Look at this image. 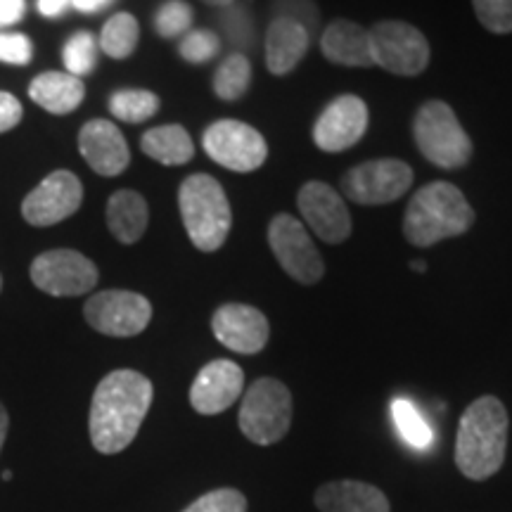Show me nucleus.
Instances as JSON below:
<instances>
[{
  "label": "nucleus",
  "instance_id": "28",
  "mask_svg": "<svg viewBox=\"0 0 512 512\" xmlns=\"http://www.w3.org/2000/svg\"><path fill=\"white\" fill-rule=\"evenodd\" d=\"M392 418H394V425L396 430H399L401 439L406 441L408 446L413 448H430L434 434H432V427L427 425V420L422 418L418 408H415L413 401L399 399L392 401Z\"/></svg>",
  "mask_w": 512,
  "mask_h": 512
},
{
  "label": "nucleus",
  "instance_id": "5",
  "mask_svg": "<svg viewBox=\"0 0 512 512\" xmlns=\"http://www.w3.org/2000/svg\"><path fill=\"white\" fill-rule=\"evenodd\" d=\"M413 136L422 157L434 166L451 171L470 162L472 140L446 102L430 100L420 107L413 121Z\"/></svg>",
  "mask_w": 512,
  "mask_h": 512
},
{
  "label": "nucleus",
  "instance_id": "43",
  "mask_svg": "<svg viewBox=\"0 0 512 512\" xmlns=\"http://www.w3.org/2000/svg\"><path fill=\"white\" fill-rule=\"evenodd\" d=\"M411 268H413V271H418V273H425L427 264H425V261H411Z\"/></svg>",
  "mask_w": 512,
  "mask_h": 512
},
{
  "label": "nucleus",
  "instance_id": "37",
  "mask_svg": "<svg viewBox=\"0 0 512 512\" xmlns=\"http://www.w3.org/2000/svg\"><path fill=\"white\" fill-rule=\"evenodd\" d=\"M22 117V102H19L12 93L0 91V133H8L15 126H19Z\"/></svg>",
  "mask_w": 512,
  "mask_h": 512
},
{
  "label": "nucleus",
  "instance_id": "33",
  "mask_svg": "<svg viewBox=\"0 0 512 512\" xmlns=\"http://www.w3.org/2000/svg\"><path fill=\"white\" fill-rule=\"evenodd\" d=\"M472 8L491 34H512V0H472Z\"/></svg>",
  "mask_w": 512,
  "mask_h": 512
},
{
  "label": "nucleus",
  "instance_id": "12",
  "mask_svg": "<svg viewBox=\"0 0 512 512\" xmlns=\"http://www.w3.org/2000/svg\"><path fill=\"white\" fill-rule=\"evenodd\" d=\"M83 316L100 335L136 337L150 325L152 304L138 292L105 290L88 299Z\"/></svg>",
  "mask_w": 512,
  "mask_h": 512
},
{
  "label": "nucleus",
  "instance_id": "30",
  "mask_svg": "<svg viewBox=\"0 0 512 512\" xmlns=\"http://www.w3.org/2000/svg\"><path fill=\"white\" fill-rule=\"evenodd\" d=\"M221 29L230 43L238 50H245L254 43V19L249 15L247 3H238L223 8L221 12Z\"/></svg>",
  "mask_w": 512,
  "mask_h": 512
},
{
  "label": "nucleus",
  "instance_id": "34",
  "mask_svg": "<svg viewBox=\"0 0 512 512\" xmlns=\"http://www.w3.org/2000/svg\"><path fill=\"white\" fill-rule=\"evenodd\" d=\"M183 512H247V498L238 489H214L190 503Z\"/></svg>",
  "mask_w": 512,
  "mask_h": 512
},
{
  "label": "nucleus",
  "instance_id": "20",
  "mask_svg": "<svg viewBox=\"0 0 512 512\" xmlns=\"http://www.w3.org/2000/svg\"><path fill=\"white\" fill-rule=\"evenodd\" d=\"M320 53H323L325 60L339 64V67H373L368 29H363L356 22H349V19H337V22L328 24V29L320 36Z\"/></svg>",
  "mask_w": 512,
  "mask_h": 512
},
{
  "label": "nucleus",
  "instance_id": "19",
  "mask_svg": "<svg viewBox=\"0 0 512 512\" xmlns=\"http://www.w3.org/2000/svg\"><path fill=\"white\" fill-rule=\"evenodd\" d=\"M311 46V34L302 24L285 17H273L266 31V67L275 76H285L297 69Z\"/></svg>",
  "mask_w": 512,
  "mask_h": 512
},
{
  "label": "nucleus",
  "instance_id": "44",
  "mask_svg": "<svg viewBox=\"0 0 512 512\" xmlns=\"http://www.w3.org/2000/svg\"><path fill=\"white\" fill-rule=\"evenodd\" d=\"M3 479H5V482H10V479H12V472H10V470H5V472H3Z\"/></svg>",
  "mask_w": 512,
  "mask_h": 512
},
{
  "label": "nucleus",
  "instance_id": "18",
  "mask_svg": "<svg viewBox=\"0 0 512 512\" xmlns=\"http://www.w3.org/2000/svg\"><path fill=\"white\" fill-rule=\"evenodd\" d=\"M79 152L100 176L124 174L128 162H131L124 133L107 119H93L83 124L79 133Z\"/></svg>",
  "mask_w": 512,
  "mask_h": 512
},
{
  "label": "nucleus",
  "instance_id": "31",
  "mask_svg": "<svg viewBox=\"0 0 512 512\" xmlns=\"http://www.w3.org/2000/svg\"><path fill=\"white\" fill-rule=\"evenodd\" d=\"M192 27V8L185 0H166L155 15V29L162 38L185 36Z\"/></svg>",
  "mask_w": 512,
  "mask_h": 512
},
{
  "label": "nucleus",
  "instance_id": "22",
  "mask_svg": "<svg viewBox=\"0 0 512 512\" xmlns=\"http://www.w3.org/2000/svg\"><path fill=\"white\" fill-rule=\"evenodd\" d=\"M29 98L50 114H69L86 98V86L67 72H43L31 81Z\"/></svg>",
  "mask_w": 512,
  "mask_h": 512
},
{
  "label": "nucleus",
  "instance_id": "29",
  "mask_svg": "<svg viewBox=\"0 0 512 512\" xmlns=\"http://www.w3.org/2000/svg\"><path fill=\"white\" fill-rule=\"evenodd\" d=\"M98 48V41H95L91 31H79V34L69 38L62 48V62L67 74L79 76V79L91 74L95 64H98Z\"/></svg>",
  "mask_w": 512,
  "mask_h": 512
},
{
  "label": "nucleus",
  "instance_id": "4",
  "mask_svg": "<svg viewBox=\"0 0 512 512\" xmlns=\"http://www.w3.org/2000/svg\"><path fill=\"white\" fill-rule=\"evenodd\" d=\"M185 233L200 252H216L228 240L233 211L221 183L207 174L188 176L178 190Z\"/></svg>",
  "mask_w": 512,
  "mask_h": 512
},
{
  "label": "nucleus",
  "instance_id": "11",
  "mask_svg": "<svg viewBox=\"0 0 512 512\" xmlns=\"http://www.w3.org/2000/svg\"><path fill=\"white\" fill-rule=\"evenodd\" d=\"M98 266L74 249H50L31 264V283L50 297H79L98 285Z\"/></svg>",
  "mask_w": 512,
  "mask_h": 512
},
{
  "label": "nucleus",
  "instance_id": "45",
  "mask_svg": "<svg viewBox=\"0 0 512 512\" xmlns=\"http://www.w3.org/2000/svg\"><path fill=\"white\" fill-rule=\"evenodd\" d=\"M0 290H3V275H0Z\"/></svg>",
  "mask_w": 512,
  "mask_h": 512
},
{
  "label": "nucleus",
  "instance_id": "27",
  "mask_svg": "<svg viewBox=\"0 0 512 512\" xmlns=\"http://www.w3.org/2000/svg\"><path fill=\"white\" fill-rule=\"evenodd\" d=\"M110 112L124 124H143L159 112V98L152 91H140V88L117 91L110 98Z\"/></svg>",
  "mask_w": 512,
  "mask_h": 512
},
{
  "label": "nucleus",
  "instance_id": "35",
  "mask_svg": "<svg viewBox=\"0 0 512 512\" xmlns=\"http://www.w3.org/2000/svg\"><path fill=\"white\" fill-rule=\"evenodd\" d=\"M271 10L275 17H285V19H292V22L302 24L309 34L311 31H316L318 27L320 10L316 0H273Z\"/></svg>",
  "mask_w": 512,
  "mask_h": 512
},
{
  "label": "nucleus",
  "instance_id": "24",
  "mask_svg": "<svg viewBox=\"0 0 512 512\" xmlns=\"http://www.w3.org/2000/svg\"><path fill=\"white\" fill-rule=\"evenodd\" d=\"M140 150L164 166L188 164L195 157L190 133L181 124H166L145 131V136L140 138Z\"/></svg>",
  "mask_w": 512,
  "mask_h": 512
},
{
  "label": "nucleus",
  "instance_id": "26",
  "mask_svg": "<svg viewBox=\"0 0 512 512\" xmlns=\"http://www.w3.org/2000/svg\"><path fill=\"white\" fill-rule=\"evenodd\" d=\"M252 83V64L245 53H233L221 62V67L214 74V93L216 98L235 102L247 93Z\"/></svg>",
  "mask_w": 512,
  "mask_h": 512
},
{
  "label": "nucleus",
  "instance_id": "6",
  "mask_svg": "<svg viewBox=\"0 0 512 512\" xmlns=\"http://www.w3.org/2000/svg\"><path fill=\"white\" fill-rule=\"evenodd\" d=\"M240 430L252 444L271 446L290 432L292 394L280 380L261 377L242 396Z\"/></svg>",
  "mask_w": 512,
  "mask_h": 512
},
{
  "label": "nucleus",
  "instance_id": "14",
  "mask_svg": "<svg viewBox=\"0 0 512 512\" xmlns=\"http://www.w3.org/2000/svg\"><path fill=\"white\" fill-rule=\"evenodd\" d=\"M297 207L309 228L328 245H339L351 235V214L337 190L323 181H309L297 195Z\"/></svg>",
  "mask_w": 512,
  "mask_h": 512
},
{
  "label": "nucleus",
  "instance_id": "7",
  "mask_svg": "<svg viewBox=\"0 0 512 512\" xmlns=\"http://www.w3.org/2000/svg\"><path fill=\"white\" fill-rule=\"evenodd\" d=\"M368 43L373 67H382L389 74L418 76L430 64V43L413 24L396 19L377 22L368 29Z\"/></svg>",
  "mask_w": 512,
  "mask_h": 512
},
{
  "label": "nucleus",
  "instance_id": "42",
  "mask_svg": "<svg viewBox=\"0 0 512 512\" xmlns=\"http://www.w3.org/2000/svg\"><path fill=\"white\" fill-rule=\"evenodd\" d=\"M202 3H207V5H214V8H228V5H233L235 0H202Z\"/></svg>",
  "mask_w": 512,
  "mask_h": 512
},
{
  "label": "nucleus",
  "instance_id": "13",
  "mask_svg": "<svg viewBox=\"0 0 512 512\" xmlns=\"http://www.w3.org/2000/svg\"><path fill=\"white\" fill-rule=\"evenodd\" d=\"M83 185L72 171H53L24 197L22 216L36 228L55 226L81 209Z\"/></svg>",
  "mask_w": 512,
  "mask_h": 512
},
{
  "label": "nucleus",
  "instance_id": "40",
  "mask_svg": "<svg viewBox=\"0 0 512 512\" xmlns=\"http://www.w3.org/2000/svg\"><path fill=\"white\" fill-rule=\"evenodd\" d=\"M114 0H72V8H76L83 15H98V12L107 10Z\"/></svg>",
  "mask_w": 512,
  "mask_h": 512
},
{
  "label": "nucleus",
  "instance_id": "36",
  "mask_svg": "<svg viewBox=\"0 0 512 512\" xmlns=\"http://www.w3.org/2000/svg\"><path fill=\"white\" fill-rule=\"evenodd\" d=\"M34 57V43L24 34H10L0 31V62L12 64V67H24Z\"/></svg>",
  "mask_w": 512,
  "mask_h": 512
},
{
  "label": "nucleus",
  "instance_id": "25",
  "mask_svg": "<svg viewBox=\"0 0 512 512\" xmlns=\"http://www.w3.org/2000/svg\"><path fill=\"white\" fill-rule=\"evenodd\" d=\"M140 41V24L138 19L128 12H117L105 22V27L100 31L98 46L105 55H110L112 60H126L133 55V50L138 48Z\"/></svg>",
  "mask_w": 512,
  "mask_h": 512
},
{
  "label": "nucleus",
  "instance_id": "32",
  "mask_svg": "<svg viewBox=\"0 0 512 512\" xmlns=\"http://www.w3.org/2000/svg\"><path fill=\"white\" fill-rule=\"evenodd\" d=\"M221 50V38L209 29H195L188 31L181 38V46H178V53L185 62L190 64H204L214 60Z\"/></svg>",
  "mask_w": 512,
  "mask_h": 512
},
{
  "label": "nucleus",
  "instance_id": "15",
  "mask_svg": "<svg viewBox=\"0 0 512 512\" xmlns=\"http://www.w3.org/2000/svg\"><path fill=\"white\" fill-rule=\"evenodd\" d=\"M368 119V105L358 95H339L313 126V143L323 152L349 150L366 136Z\"/></svg>",
  "mask_w": 512,
  "mask_h": 512
},
{
  "label": "nucleus",
  "instance_id": "23",
  "mask_svg": "<svg viewBox=\"0 0 512 512\" xmlns=\"http://www.w3.org/2000/svg\"><path fill=\"white\" fill-rule=\"evenodd\" d=\"M150 221V209L136 190L114 192L107 202V228L121 245H136L143 238Z\"/></svg>",
  "mask_w": 512,
  "mask_h": 512
},
{
  "label": "nucleus",
  "instance_id": "21",
  "mask_svg": "<svg viewBox=\"0 0 512 512\" xmlns=\"http://www.w3.org/2000/svg\"><path fill=\"white\" fill-rule=\"evenodd\" d=\"M316 508L320 512H392L384 491L356 479L320 486L316 491Z\"/></svg>",
  "mask_w": 512,
  "mask_h": 512
},
{
  "label": "nucleus",
  "instance_id": "39",
  "mask_svg": "<svg viewBox=\"0 0 512 512\" xmlns=\"http://www.w3.org/2000/svg\"><path fill=\"white\" fill-rule=\"evenodd\" d=\"M36 5L43 17L55 19V17H62L64 12L72 8V0H36Z\"/></svg>",
  "mask_w": 512,
  "mask_h": 512
},
{
  "label": "nucleus",
  "instance_id": "41",
  "mask_svg": "<svg viewBox=\"0 0 512 512\" xmlns=\"http://www.w3.org/2000/svg\"><path fill=\"white\" fill-rule=\"evenodd\" d=\"M8 425H10L8 411H5V406H3V403H0V448H3L5 437H8Z\"/></svg>",
  "mask_w": 512,
  "mask_h": 512
},
{
  "label": "nucleus",
  "instance_id": "38",
  "mask_svg": "<svg viewBox=\"0 0 512 512\" xmlns=\"http://www.w3.org/2000/svg\"><path fill=\"white\" fill-rule=\"evenodd\" d=\"M27 15V0H0V29H10Z\"/></svg>",
  "mask_w": 512,
  "mask_h": 512
},
{
  "label": "nucleus",
  "instance_id": "1",
  "mask_svg": "<svg viewBox=\"0 0 512 512\" xmlns=\"http://www.w3.org/2000/svg\"><path fill=\"white\" fill-rule=\"evenodd\" d=\"M155 399V387L138 370H114L102 377L91 401L88 430L95 451L114 456L133 444L147 411Z\"/></svg>",
  "mask_w": 512,
  "mask_h": 512
},
{
  "label": "nucleus",
  "instance_id": "3",
  "mask_svg": "<svg viewBox=\"0 0 512 512\" xmlns=\"http://www.w3.org/2000/svg\"><path fill=\"white\" fill-rule=\"evenodd\" d=\"M475 209L453 183L434 181L420 188L403 216V235L413 247H432L472 228Z\"/></svg>",
  "mask_w": 512,
  "mask_h": 512
},
{
  "label": "nucleus",
  "instance_id": "2",
  "mask_svg": "<svg viewBox=\"0 0 512 512\" xmlns=\"http://www.w3.org/2000/svg\"><path fill=\"white\" fill-rule=\"evenodd\" d=\"M505 448H508V411L496 396H479L465 408L458 425V470L472 482H484L503 467Z\"/></svg>",
  "mask_w": 512,
  "mask_h": 512
},
{
  "label": "nucleus",
  "instance_id": "16",
  "mask_svg": "<svg viewBox=\"0 0 512 512\" xmlns=\"http://www.w3.org/2000/svg\"><path fill=\"white\" fill-rule=\"evenodd\" d=\"M211 330L223 347L235 354H259L271 337L264 313L249 304H223L211 316Z\"/></svg>",
  "mask_w": 512,
  "mask_h": 512
},
{
  "label": "nucleus",
  "instance_id": "9",
  "mask_svg": "<svg viewBox=\"0 0 512 512\" xmlns=\"http://www.w3.org/2000/svg\"><path fill=\"white\" fill-rule=\"evenodd\" d=\"M413 183V169L401 159H373L349 169L342 176V192L356 204H392L403 197Z\"/></svg>",
  "mask_w": 512,
  "mask_h": 512
},
{
  "label": "nucleus",
  "instance_id": "17",
  "mask_svg": "<svg viewBox=\"0 0 512 512\" xmlns=\"http://www.w3.org/2000/svg\"><path fill=\"white\" fill-rule=\"evenodd\" d=\"M245 392V373L238 363L219 358L197 373L190 387V406L200 415H219L228 411Z\"/></svg>",
  "mask_w": 512,
  "mask_h": 512
},
{
  "label": "nucleus",
  "instance_id": "8",
  "mask_svg": "<svg viewBox=\"0 0 512 512\" xmlns=\"http://www.w3.org/2000/svg\"><path fill=\"white\" fill-rule=\"evenodd\" d=\"M202 145L204 152L216 164L228 171H238V174H249V171L261 169V164L268 157L264 136L254 126L238 119L214 121L204 131Z\"/></svg>",
  "mask_w": 512,
  "mask_h": 512
},
{
  "label": "nucleus",
  "instance_id": "10",
  "mask_svg": "<svg viewBox=\"0 0 512 512\" xmlns=\"http://www.w3.org/2000/svg\"><path fill=\"white\" fill-rule=\"evenodd\" d=\"M268 245L290 278L302 285H316L325 273L323 256L309 238V230L290 214H278L268 226Z\"/></svg>",
  "mask_w": 512,
  "mask_h": 512
}]
</instances>
